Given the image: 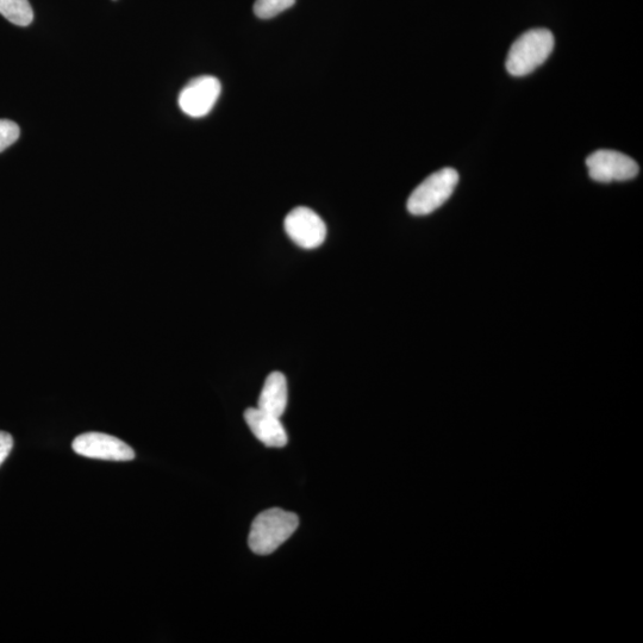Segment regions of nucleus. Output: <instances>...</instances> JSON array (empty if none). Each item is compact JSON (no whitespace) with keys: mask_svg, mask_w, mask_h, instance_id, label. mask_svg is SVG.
Returning a JSON list of instances; mask_svg holds the SVG:
<instances>
[{"mask_svg":"<svg viewBox=\"0 0 643 643\" xmlns=\"http://www.w3.org/2000/svg\"><path fill=\"white\" fill-rule=\"evenodd\" d=\"M298 524L296 514L282 509L266 510L255 518L252 524L249 547L255 554H271L291 538Z\"/></svg>","mask_w":643,"mask_h":643,"instance_id":"1","label":"nucleus"},{"mask_svg":"<svg viewBox=\"0 0 643 643\" xmlns=\"http://www.w3.org/2000/svg\"><path fill=\"white\" fill-rule=\"evenodd\" d=\"M554 49V36L547 29H533L522 34L511 46L507 70L514 77H524L545 62Z\"/></svg>","mask_w":643,"mask_h":643,"instance_id":"2","label":"nucleus"},{"mask_svg":"<svg viewBox=\"0 0 643 643\" xmlns=\"http://www.w3.org/2000/svg\"><path fill=\"white\" fill-rule=\"evenodd\" d=\"M459 183L454 168H442L418 185L408 199V210L414 216H426L441 208L453 195Z\"/></svg>","mask_w":643,"mask_h":643,"instance_id":"3","label":"nucleus"},{"mask_svg":"<svg viewBox=\"0 0 643 643\" xmlns=\"http://www.w3.org/2000/svg\"><path fill=\"white\" fill-rule=\"evenodd\" d=\"M586 166L590 178L604 184L634 179L639 173V165L630 156L607 149L592 153Z\"/></svg>","mask_w":643,"mask_h":643,"instance_id":"4","label":"nucleus"},{"mask_svg":"<svg viewBox=\"0 0 643 643\" xmlns=\"http://www.w3.org/2000/svg\"><path fill=\"white\" fill-rule=\"evenodd\" d=\"M285 232L298 247L315 249L323 245L327 237V226L314 210L298 206L286 216Z\"/></svg>","mask_w":643,"mask_h":643,"instance_id":"5","label":"nucleus"},{"mask_svg":"<svg viewBox=\"0 0 643 643\" xmlns=\"http://www.w3.org/2000/svg\"><path fill=\"white\" fill-rule=\"evenodd\" d=\"M222 86L220 80L211 76L192 79L181 90L178 103L181 111L192 118L209 115L220 98Z\"/></svg>","mask_w":643,"mask_h":643,"instance_id":"6","label":"nucleus"},{"mask_svg":"<svg viewBox=\"0 0 643 643\" xmlns=\"http://www.w3.org/2000/svg\"><path fill=\"white\" fill-rule=\"evenodd\" d=\"M73 451L81 457L106 461H131L135 459L133 448L120 439L103 433L79 435L72 443Z\"/></svg>","mask_w":643,"mask_h":643,"instance_id":"7","label":"nucleus"},{"mask_svg":"<svg viewBox=\"0 0 643 643\" xmlns=\"http://www.w3.org/2000/svg\"><path fill=\"white\" fill-rule=\"evenodd\" d=\"M245 420L252 433L265 446L282 448L287 445V434L280 418L267 414L259 408H249L245 412Z\"/></svg>","mask_w":643,"mask_h":643,"instance_id":"8","label":"nucleus"},{"mask_svg":"<svg viewBox=\"0 0 643 643\" xmlns=\"http://www.w3.org/2000/svg\"><path fill=\"white\" fill-rule=\"evenodd\" d=\"M287 382L283 373L273 372L262 387L258 408L276 417H282L287 407Z\"/></svg>","mask_w":643,"mask_h":643,"instance_id":"9","label":"nucleus"},{"mask_svg":"<svg viewBox=\"0 0 643 643\" xmlns=\"http://www.w3.org/2000/svg\"><path fill=\"white\" fill-rule=\"evenodd\" d=\"M0 15L18 27H28L34 21L29 0H0Z\"/></svg>","mask_w":643,"mask_h":643,"instance_id":"10","label":"nucleus"},{"mask_svg":"<svg viewBox=\"0 0 643 643\" xmlns=\"http://www.w3.org/2000/svg\"><path fill=\"white\" fill-rule=\"evenodd\" d=\"M295 4L296 0H255L254 14L260 20H271Z\"/></svg>","mask_w":643,"mask_h":643,"instance_id":"11","label":"nucleus"},{"mask_svg":"<svg viewBox=\"0 0 643 643\" xmlns=\"http://www.w3.org/2000/svg\"><path fill=\"white\" fill-rule=\"evenodd\" d=\"M21 129L10 120H0V153L4 152L18 140Z\"/></svg>","mask_w":643,"mask_h":643,"instance_id":"12","label":"nucleus"},{"mask_svg":"<svg viewBox=\"0 0 643 643\" xmlns=\"http://www.w3.org/2000/svg\"><path fill=\"white\" fill-rule=\"evenodd\" d=\"M12 448H14V438L9 433L0 430V466L8 459Z\"/></svg>","mask_w":643,"mask_h":643,"instance_id":"13","label":"nucleus"},{"mask_svg":"<svg viewBox=\"0 0 643 643\" xmlns=\"http://www.w3.org/2000/svg\"><path fill=\"white\" fill-rule=\"evenodd\" d=\"M114 2H116V0H114Z\"/></svg>","mask_w":643,"mask_h":643,"instance_id":"14","label":"nucleus"}]
</instances>
